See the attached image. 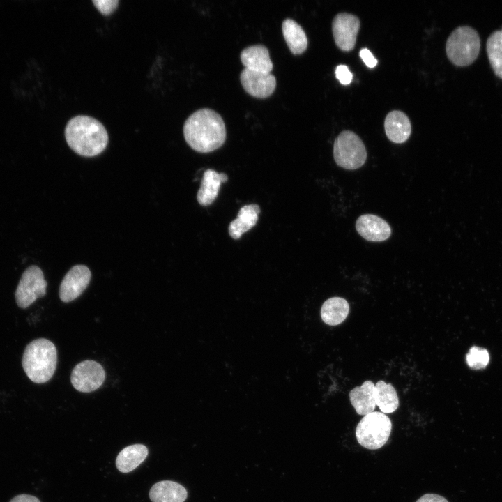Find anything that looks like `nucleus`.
<instances>
[{"instance_id": "nucleus-1", "label": "nucleus", "mask_w": 502, "mask_h": 502, "mask_svg": "<svg viewBox=\"0 0 502 502\" xmlns=\"http://www.w3.org/2000/svg\"><path fill=\"white\" fill-rule=\"evenodd\" d=\"M183 135L195 151L208 153L220 148L226 139V128L222 116L209 108L193 112L183 125Z\"/></svg>"}, {"instance_id": "nucleus-2", "label": "nucleus", "mask_w": 502, "mask_h": 502, "mask_svg": "<svg viewBox=\"0 0 502 502\" xmlns=\"http://www.w3.org/2000/svg\"><path fill=\"white\" fill-rule=\"evenodd\" d=\"M65 137L70 148L84 157L101 153L108 144L106 128L98 120L79 115L70 119L65 128Z\"/></svg>"}, {"instance_id": "nucleus-3", "label": "nucleus", "mask_w": 502, "mask_h": 502, "mask_svg": "<svg viewBox=\"0 0 502 502\" xmlns=\"http://www.w3.org/2000/svg\"><path fill=\"white\" fill-rule=\"evenodd\" d=\"M57 351L54 343L45 338L31 341L25 348L22 365L27 376L36 383L48 381L54 375Z\"/></svg>"}, {"instance_id": "nucleus-4", "label": "nucleus", "mask_w": 502, "mask_h": 502, "mask_svg": "<svg viewBox=\"0 0 502 502\" xmlns=\"http://www.w3.org/2000/svg\"><path fill=\"white\" fill-rule=\"evenodd\" d=\"M480 50V39L476 29L469 26L457 27L448 36L446 43L448 59L459 67L473 63Z\"/></svg>"}, {"instance_id": "nucleus-5", "label": "nucleus", "mask_w": 502, "mask_h": 502, "mask_svg": "<svg viewBox=\"0 0 502 502\" xmlns=\"http://www.w3.org/2000/svg\"><path fill=\"white\" fill-rule=\"evenodd\" d=\"M391 429V421L385 413L373 411L364 416L358 423L356 429V436L363 447L376 450L386 443Z\"/></svg>"}, {"instance_id": "nucleus-6", "label": "nucleus", "mask_w": 502, "mask_h": 502, "mask_svg": "<svg viewBox=\"0 0 502 502\" xmlns=\"http://www.w3.org/2000/svg\"><path fill=\"white\" fill-rule=\"evenodd\" d=\"M333 157L340 167L356 169L365 162L367 151L363 141L356 133L344 130L335 139Z\"/></svg>"}, {"instance_id": "nucleus-7", "label": "nucleus", "mask_w": 502, "mask_h": 502, "mask_svg": "<svg viewBox=\"0 0 502 502\" xmlns=\"http://www.w3.org/2000/svg\"><path fill=\"white\" fill-rule=\"evenodd\" d=\"M47 282L42 270L37 266L28 267L22 273L15 291V301L22 309L30 306L46 294Z\"/></svg>"}, {"instance_id": "nucleus-8", "label": "nucleus", "mask_w": 502, "mask_h": 502, "mask_svg": "<svg viewBox=\"0 0 502 502\" xmlns=\"http://www.w3.org/2000/svg\"><path fill=\"white\" fill-rule=\"evenodd\" d=\"M105 372L102 365L91 360L78 363L73 370L70 381L78 391L90 393L98 389L104 383Z\"/></svg>"}, {"instance_id": "nucleus-9", "label": "nucleus", "mask_w": 502, "mask_h": 502, "mask_svg": "<svg viewBox=\"0 0 502 502\" xmlns=\"http://www.w3.org/2000/svg\"><path fill=\"white\" fill-rule=\"evenodd\" d=\"M360 23L353 14L340 13L335 16L332 31L336 45L342 51L352 50L356 43Z\"/></svg>"}, {"instance_id": "nucleus-10", "label": "nucleus", "mask_w": 502, "mask_h": 502, "mask_svg": "<svg viewBox=\"0 0 502 502\" xmlns=\"http://www.w3.org/2000/svg\"><path fill=\"white\" fill-rule=\"evenodd\" d=\"M91 273L84 265L73 266L63 278L59 295L61 301L70 302L79 297L88 287Z\"/></svg>"}, {"instance_id": "nucleus-11", "label": "nucleus", "mask_w": 502, "mask_h": 502, "mask_svg": "<svg viewBox=\"0 0 502 502\" xmlns=\"http://www.w3.org/2000/svg\"><path fill=\"white\" fill-rule=\"evenodd\" d=\"M240 80L248 93L259 98L270 96L276 86L275 77L271 73L259 72L245 68L240 74Z\"/></svg>"}, {"instance_id": "nucleus-12", "label": "nucleus", "mask_w": 502, "mask_h": 502, "mask_svg": "<svg viewBox=\"0 0 502 502\" xmlns=\"http://www.w3.org/2000/svg\"><path fill=\"white\" fill-rule=\"evenodd\" d=\"M356 229L363 238L369 241H383L391 234L388 223L373 214L360 215L356 220Z\"/></svg>"}, {"instance_id": "nucleus-13", "label": "nucleus", "mask_w": 502, "mask_h": 502, "mask_svg": "<svg viewBox=\"0 0 502 502\" xmlns=\"http://www.w3.org/2000/svg\"><path fill=\"white\" fill-rule=\"evenodd\" d=\"M384 128L387 137L394 143L406 142L411 132L409 119L402 111L390 112L384 121Z\"/></svg>"}, {"instance_id": "nucleus-14", "label": "nucleus", "mask_w": 502, "mask_h": 502, "mask_svg": "<svg viewBox=\"0 0 502 502\" xmlns=\"http://www.w3.org/2000/svg\"><path fill=\"white\" fill-rule=\"evenodd\" d=\"M245 68L270 73L273 67L268 48L263 45H254L244 48L240 54Z\"/></svg>"}, {"instance_id": "nucleus-15", "label": "nucleus", "mask_w": 502, "mask_h": 502, "mask_svg": "<svg viewBox=\"0 0 502 502\" xmlns=\"http://www.w3.org/2000/svg\"><path fill=\"white\" fill-rule=\"evenodd\" d=\"M228 180L224 173H218L208 169L204 172L201 186L197 195V199L201 206H208L216 199L221 183Z\"/></svg>"}, {"instance_id": "nucleus-16", "label": "nucleus", "mask_w": 502, "mask_h": 502, "mask_svg": "<svg viewBox=\"0 0 502 502\" xmlns=\"http://www.w3.org/2000/svg\"><path fill=\"white\" fill-rule=\"evenodd\" d=\"M374 389L375 384L367 380L350 391V402L358 414L365 416L374 411L376 406Z\"/></svg>"}, {"instance_id": "nucleus-17", "label": "nucleus", "mask_w": 502, "mask_h": 502, "mask_svg": "<svg viewBox=\"0 0 502 502\" xmlns=\"http://www.w3.org/2000/svg\"><path fill=\"white\" fill-rule=\"evenodd\" d=\"M187 496L183 486L171 480L160 481L154 484L149 491L152 502H184Z\"/></svg>"}, {"instance_id": "nucleus-18", "label": "nucleus", "mask_w": 502, "mask_h": 502, "mask_svg": "<svg viewBox=\"0 0 502 502\" xmlns=\"http://www.w3.org/2000/svg\"><path fill=\"white\" fill-rule=\"evenodd\" d=\"M260 208L257 204L243 206L236 217L229 225V234L234 239H238L242 234L251 229L258 220Z\"/></svg>"}, {"instance_id": "nucleus-19", "label": "nucleus", "mask_w": 502, "mask_h": 502, "mask_svg": "<svg viewBox=\"0 0 502 502\" xmlns=\"http://www.w3.org/2000/svg\"><path fill=\"white\" fill-rule=\"evenodd\" d=\"M148 455L147 448L142 444H134L123 448L117 455L116 466L122 473H128L142 463Z\"/></svg>"}, {"instance_id": "nucleus-20", "label": "nucleus", "mask_w": 502, "mask_h": 502, "mask_svg": "<svg viewBox=\"0 0 502 502\" xmlns=\"http://www.w3.org/2000/svg\"><path fill=\"white\" fill-rule=\"evenodd\" d=\"M284 40L294 54L303 53L307 47V38L302 26L292 19H285L282 24Z\"/></svg>"}, {"instance_id": "nucleus-21", "label": "nucleus", "mask_w": 502, "mask_h": 502, "mask_svg": "<svg viewBox=\"0 0 502 502\" xmlns=\"http://www.w3.org/2000/svg\"><path fill=\"white\" fill-rule=\"evenodd\" d=\"M349 312V305L344 298L332 297L322 305L321 317L326 324L336 326L345 320Z\"/></svg>"}, {"instance_id": "nucleus-22", "label": "nucleus", "mask_w": 502, "mask_h": 502, "mask_svg": "<svg viewBox=\"0 0 502 502\" xmlns=\"http://www.w3.org/2000/svg\"><path fill=\"white\" fill-rule=\"evenodd\" d=\"M374 397L376 405L382 413H393L399 406L396 390L390 383L381 380L375 384Z\"/></svg>"}, {"instance_id": "nucleus-23", "label": "nucleus", "mask_w": 502, "mask_h": 502, "mask_svg": "<svg viewBox=\"0 0 502 502\" xmlns=\"http://www.w3.org/2000/svg\"><path fill=\"white\" fill-rule=\"evenodd\" d=\"M486 50L494 74L502 79V29L496 30L489 35Z\"/></svg>"}, {"instance_id": "nucleus-24", "label": "nucleus", "mask_w": 502, "mask_h": 502, "mask_svg": "<svg viewBox=\"0 0 502 502\" xmlns=\"http://www.w3.org/2000/svg\"><path fill=\"white\" fill-rule=\"evenodd\" d=\"M466 360L471 368L475 370L482 369L488 364L489 355L485 349L473 346L466 354Z\"/></svg>"}, {"instance_id": "nucleus-25", "label": "nucleus", "mask_w": 502, "mask_h": 502, "mask_svg": "<svg viewBox=\"0 0 502 502\" xmlns=\"http://www.w3.org/2000/svg\"><path fill=\"white\" fill-rule=\"evenodd\" d=\"M96 8L103 15L112 13L118 6L119 1H93Z\"/></svg>"}, {"instance_id": "nucleus-26", "label": "nucleus", "mask_w": 502, "mask_h": 502, "mask_svg": "<svg viewBox=\"0 0 502 502\" xmlns=\"http://www.w3.org/2000/svg\"><path fill=\"white\" fill-rule=\"evenodd\" d=\"M336 78L344 85L350 84L353 79V75L345 65H339L335 69Z\"/></svg>"}, {"instance_id": "nucleus-27", "label": "nucleus", "mask_w": 502, "mask_h": 502, "mask_svg": "<svg viewBox=\"0 0 502 502\" xmlns=\"http://www.w3.org/2000/svg\"><path fill=\"white\" fill-rule=\"evenodd\" d=\"M359 54L365 64L369 68H374L378 63L376 59H375L372 52L367 48L362 49Z\"/></svg>"}, {"instance_id": "nucleus-28", "label": "nucleus", "mask_w": 502, "mask_h": 502, "mask_svg": "<svg viewBox=\"0 0 502 502\" xmlns=\"http://www.w3.org/2000/svg\"><path fill=\"white\" fill-rule=\"evenodd\" d=\"M416 502H448L446 498L436 494H426Z\"/></svg>"}, {"instance_id": "nucleus-29", "label": "nucleus", "mask_w": 502, "mask_h": 502, "mask_svg": "<svg viewBox=\"0 0 502 502\" xmlns=\"http://www.w3.org/2000/svg\"><path fill=\"white\" fill-rule=\"evenodd\" d=\"M10 502H40L36 496L28 494H20L15 496Z\"/></svg>"}]
</instances>
